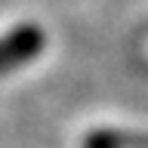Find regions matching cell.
Returning <instances> with one entry per match:
<instances>
[{
    "mask_svg": "<svg viewBox=\"0 0 148 148\" xmlns=\"http://www.w3.org/2000/svg\"><path fill=\"white\" fill-rule=\"evenodd\" d=\"M43 31L34 25V22H25V25H16L12 31L0 37V74H9L28 65L31 59L40 56L43 49Z\"/></svg>",
    "mask_w": 148,
    "mask_h": 148,
    "instance_id": "obj_1",
    "label": "cell"
}]
</instances>
